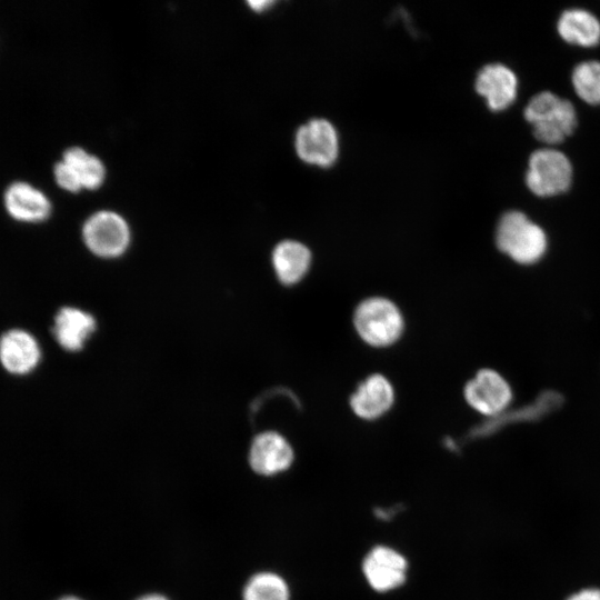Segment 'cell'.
Returning a JSON list of instances; mask_svg holds the SVG:
<instances>
[{"label": "cell", "instance_id": "24", "mask_svg": "<svg viewBox=\"0 0 600 600\" xmlns=\"http://www.w3.org/2000/svg\"><path fill=\"white\" fill-rule=\"evenodd\" d=\"M59 600H81V599H79L77 597H64V598H61Z\"/></svg>", "mask_w": 600, "mask_h": 600}, {"label": "cell", "instance_id": "19", "mask_svg": "<svg viewBox=\"0 0 600 600\" xmlns=\"http://www.w3.org/2000/svg\"><path fill=\"white\" fill-rule=\"evenodd\" d=\"M62 161L77 171L82 187L93 189L101 184L103 180L102 163L96 157L89 156L83 149L77 147L68 149Z\"/></svg>", "mask_w": 600, "mask_h": 600}, {"label": "cell", "instance_id": "14", "mask_svg": "<svg viewBox=\"0 0 600 600\" xmlns=\"http://www.w3.org/2000/svg\"><path fill=\"white\" fill-rule=\"evenodd\" d=\"M393 398L390 382L381 374H372L358 387L350 403L360 418L374 419L391 407Z\"/></svg>", "mask_w": 600, "mask_h": 600}, {"label": "cell", "instance_id": "10", "mask_svg": "<svg viewBox=\"0 0 600 600\" xmlns=\"http://www.w3.org/2000/svg\"><path fill=\"white\" fill-rule=\"evenodd\" d=\"M41 351L36 338L22 329H12L0 338V362L13 374H26L39 363Z\"/></svg>", "mask_w": 600, "mask_h": 600}, {"label": "cell", "instance_id": "13", "mask_svg": "<svg viewBox=\"0 0 600 600\" xmlns=\"http://www.w3.org/2000/svg\"><path fill=\"white\" fill-rule=\"evenodd\" d=\"M96 329L94 318L78 308H61L53 324L58 343L68 351H79Z\"/></svg>", "mask_w": 600, "mask_h": 600}, {"label": "cell", "instance_id": "18", "mask_svg": "<svg viewBox=\"0 0 600 600\" xmlns=\"http://www.w3.org/2000/svg\"><path fill=\"white\" fill-rule=\"evenodd\" d=\"M572 86L578 97L588 104H600V61L589 60L572 71Z\"/></svg>", "mask_w": 600, "mask_h": 600}, {"label": "cell", "instance_id": "8", "mask_svg": "<svg viewBox=\"0 0 600 600\" xmlns=\"http://www.w3.org/2000/svg\"><path fill=\"white\" fill-rule=\"evenodd\" d=\"M362 570L370 586L377 591L384 592L404 582L407 560L396 550L378 546L364 558Z\"/></svg>", "mask_w": 600, "mask_h": 600}, {"label": "cell", "instance_id": "12", "mask_svg": "<svg viewBox=\"0 0 600 600\" xmlns=\"http://www.w3.org/2000/svg\"><path fill=\"white\" fill-rule=\"evenodd\" d=\"M3 198L7 212L21 222L43 221L51 211V204L46 194L24 181L11 183L6 189Z\"/></svg>", "mask_w": 600, "mask_h": 600}, {"label": "cell", "instance_id": "11", "mask_svg": "<svg viewBox=\"0 0 600 600\" xmlns=\"http://www.w3.org/2000/svg\"><path fill=\"white\" fill-rule=\"evenodd\" d=\"M293 460V451L279 433L268 431L254 438L249 451V463L253 471L272 476L288 469Z\"/></svg>", "mask_w": 600, "mask_h": 600}, {"label": "cell", "instance_id": "6", "mask_svg": "<svg viewBox=\"0 0 600 600\" xmlns=\"http://www.w3.org/2000/svg\"><path fill=\"white\" fill-rule=\"evenodd\" d=\"M296 147L306 162L328 167L334 162L339 151L336 129L324 119L311 120L298 130Z\"/></svg>", "mask_w": 600, "mask_h": 600}, {"label": "cell", "instance_id": "7", "mask_svg": "<svg viewBox=\"0 0 600 600\" xmlns=\"http://www.w3.org/2000/svg\"><path fill=\"white\" fill-rule=\"evenodd\" d=\"M468 403L486 416H496L504 410L512 398L508 382L496 371L480 370L464 389Z\"/></svg>", "mask_w": 600, "mask_h": 600}, {"label": "cell", "instance_id": "9", "mask_svg": "<svg viewBox=\"0 0 600 600\" xmlns=\"http://www.w3.org/2000/svg\"><path fill=\"white\" fill-rule=\"evenodd\" d=\"M476 89L488 107L501 111L512 104L518 93L516 73L504 64L491 63L483 67L477 76Z\"/></svg>", "mask_w": 600, "mask_h": 600}, {"label": "cell", "instance_id": "5", "mask_svg": "<svg viewBox=\"0 0 600 600\" xmlns=\"http://www.w3.org/2000/svg\"><path fill=\"white\" fill-rule=\"evenodd\" d=\"M83 238L93 253L111 258L126 250L129 242V230L123 219L118 214L99 212L86 222Z\"/></svg>", "mask_w": 600, "mask_h": 600}, {"label": "cell", "instance_id": "4", "mask_svg": "<svg viewBox=\"0 0 600 600\" xmlns=\"http://www.w3.org/2000/svg\"><path fill=\"white\" fill-rule=\"evenodd\" d=\"M354 326L366 342L374 347H384L400 337L403 320L391 301L383 298H370L357 308Z\"/></svg>", "mask_w": 600, "mask_h": 600}, {"label": "cell", "instance_id": "16", "mask_svg": "<svg viewBox=\"0 0 600 600\" xmlns=\"http://www.w3.org/2000/svg\"><path fill=\"white\" fill-rule=\"evenodd\" d=\"M311 261L309 249L300 242L287 240L279 243L272 254V262L279 280L293 284L303 278Z\"/></svg>", "mask_w": 600, "mask_h": 600}, {"label": "cell", "instance_id": "17", "mask_svg": "<svg viewBox=\"0 0 600 600\" xmlns=\"http://www.w3.org/2000/svg\"><path fill=\"white\" fill-rule=\"evenodd\" d=\"M243 600H289V588L280 576L260 572L247 582Z\"/></svg>", "mask_w": 600, "mask_h": 600}, {"label": "cell", "instance_id": "15", "mask_svg": "<svg viewBox=\"0 0 600 600\" xmlns=\"http://www.w3.org/2000/svg\"><path fill=\"white\" fill-rule=\"evenodd\" d=\"M557 30L559 36L570 44L589 48L600 42V21L586 9L564 10L559 17Z\"/></svg>", "mask_w": 600, "mask_h": 600}, {"label": "cell", "instance_id": "23", "mask_svg": "<svg viewBox=\"0 0 600 600\" xmlns=\"http://www.w3.org/2000/svg\"><path fill=\"white\" fill-rule=\"evenodd\" d=\"M138 600H168L163 596L160 594H148L139 598Z\"/></svg>", "mask_w": 600, "mask_h": 600}, {"label": "cell", "instance_id": "20", "mask_svg": "<svg viewBox=\"0 0 600 600\" xmlns=\"http://www.w3.org/2000/svg\"><path fill=\"white\" fill-rule=\"evenodd\" d=\"M54 178L57 183L68 191L76 192L82 188L77 171L63 161L54 167Z\"/></svg>", "mask_w": 600, "mask_h": 600}, {"label": "cell", "instance_id": "22", "mask_svg": "<svg viewBox=\"0 0 600 600\" xmlns=\"http://www.w3.org/2000/svg\"><path fill=\"white\" fill-rule=\"evenodd\" d=\"M249 3L253 9H257V10H260L261 8L263 9L264 7L271 4L270 1H251Z\"/></svg>", "mask_w": 600, "mask_h": 600}, {"label": "cell", "instance_id": "3", "mask_svg": "<svg viewBox=\"0 0 600 600\" xmlns=\"http://www.w3.org/2000/svg\"><path fill=\"white\" fill-rule=\"evenodd\" d=\"M572 176V164L563 152L542 148L534 150L529 158L526 183L533 194L552 197L570 188Z\"/></svg>", "mask_w": 600, "mask_h": 600}, {"label": "cell", "instance_id": "1", "mask_svg": "<svg viewBox=\"0 0 600 600\" xmlns=\"http://www.w3.org/2000/svg\"><path fill=\"white\" fill-rule=\"evenodd\" d=\"M523 114L536 139L548 144L562 142L577 126L573 104L550 91L533 96Z\"/></svg>", "mask_w": 600, "mask_h": 600}, {"label": "cell", "instance_id": "2", "mask_svg": "<svg viewBox=\"0 0 600 600\" xmlns=\"http://www.w3.org/2000/svg\"><path fill=\"white\" fill-rule=\"evenodd\" d=\"M496 242L500 251L521 264L540 260L548 247L544 230L523 212H506L497 227Z\"/></svg>", "mask_w": 600, "mask_h": 600}, {"label": "cell", "instance_id": "21", "mask_svg": "<svg viewBox=\"0 0 600 600\" xmlns=\"http://www.w3.org/2000/svg\"><path fill=\"white\" fill-rule=\"evenodd\" d=\"M569 600H600V591L596 589H587L576 593Z\"/></svg>", "mask_w": 600, "mask_h": 600}]
</instances>
